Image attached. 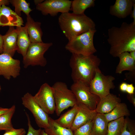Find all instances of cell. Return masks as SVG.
Instances as JSON below:
<instances>
[{
	"mask_svg": "<svg viewBox=\"0 0 135 135\" xmlns=\"http://www.w3.org/2000/svg\"><path fill=\"white\" fill-rule=\"evenodd\" d=\"M107 41L110 46L109 53L118 57L125 52L135 51V25L124 22L120 27L112 26L108 30Z\"/></svg>",
	"mask_w": 135,
	"mask_h": 135,
	"instance_id": "obj_1",
	"label": "cell"
},
{
	"mask_svg": "<svg viewBox=\"0 0 135 135\" xmlns=\"http://www.w3.org/2000/svg\"><path fill=\"white\" fill-rule=\"evenodd\" d=\"M100 63V58L94 54L86 56L72 54L69 64L74 82L80 81L89 86Z\"/></svg>",
	"mask_w": 135,
	"mask_h": 135,
	"instance_id": "obj_2",
	"label": "cell"
},
{
	"mask_svg": "<svg viewBox=\"0 0 135 135\" xmlns=\"http://www.w3.org/2000/svg\"><path fill=\"white\" fill-rule=\"evenodd\" d=\"M58 20L61 30L68 41L90 30L96 29L94 22L84 14L62 13Z\"/></svg>",
	"mask_w": 135,
	"mask_h": 135,
	"instance_id": "obj_3",
	"label": "cell"
},
{
	"mask_svg": "<svg viewBox=\"0 0 135 135\" xmlns=\"http://www.w3.org/2000/svg\"><path fill=\"white\" fill-rule=\"evenodd\" d=\"M96 29L87 31L68 41L66 50L72 53L88 56L94 54L97 50L93 42Z\"/></svg>",
	"mask_w": 135,
	"mask_h": 135,
	"instance_id": "obj_4",
	"label": "cell"
},
{
	"mask_svg": "<svg viewBox=\"0 0 135 135\" xmlns=\"http://www.w3.org/2000/svg\"><path fill=\"white\" fill-rule=\"evenodd\" d=\"M56 105V112L59 116L64 110L73 107L77 104L76 97L66 84L58 81L52 86Z\"/></svg>",
	"mask_w": 135,
	"mask_h": 135,
	"instance_id": "obj_5",
	"label": "cell"
},
{
	"mask_svg": "<svg viewBox=\"0 0 135 135\" xmlns=\"http://www.w3.org/2000/svg\"><path fill=\"white\" fill-rule=\"evenodd\" d=\"M52 45V43L51 42L31 43L26 55L23 58L24 68H26L30 66H45L47 60L44 54Z\"/></svg>",
	"mask_w": 135,
	"mask_h": 135,
	"instance_id": "obj_6",
	"label": "cell"
},
{
	"mask_svg": "<svg viewBox=\"0 0 135 135\" xmlns=\"http://www.w3.org/2000/svg\"><path fill=\"white\" fill-rule=\"evenodd\" d=\"M70 90L74 94L77 103L82 104L91 110H95L100 98L91 92L88 85L80 81L74 82Z\"/></svg>",
	"mask_w": 135,
	"mask_h": 135,
	"instance_id": "obj_7",
	"label": "cell"
},
{
	"mask_svg": "<svg viewBox=\"0 0 135 135\" xmlns=\"http://www.w3.org/2000/svg\"><path fill=\"white\" fill-rule=\"evenodd\" d=\"M114 80V77L112 76L104 75L99 68H98L89 84L91 92L100 99L104 97L110 93L111 89L114 88L113 82Z\"/></svg>",
	"mask_w": 135,
	"mask_h": 135,
	"instance_id": "obj_8",
	"label": "cell"
},
{
	"mask_svg": "<svg viewBox=\"0 0 135 135\" xmlns=\"http://www.w3.org/2000/svg\"><path fill=\"white\" fill-rule=\"evenodd\" d=\"M22 100V104L32 113L38 126L44 129L47 128L49 126V116L36 102L34 96L27 92Z\"/></svg>",
	"mask_w": 135,
	"mask_h": 135,
	"instance_id": "obj_9",
	"label": "cell"
},
{
	"mask_svg": "<svg viewBox=\"0 0 135 135\" xmlns=\"http://www.w3.org/2000/svg\"><path fill=\"white\" fill-rule=\"evenodd\" d=\"M38 104L46 113L52 114L55 111L56 105L52 86L45 83L34 96Z\"/></svg>",
	"mask_w": 135,
	"mask_h": 135,
	"instance_id": "obj_10",
	"label": "cell"
},
{
	"mask_svg": "<svg viewBox=\"0 0 135 135\" xmlns=\"http://www.w3.org/2000/svg\"><path fill=\"white\" fill-rule=\"evenodd\" d=\"M72 1L69 0H46L36 6V9L44 15L56 16L59 12H69Z\"/></svg>",
	"mask_w": 135,
	"mask_h": 135,
	"instance_id": "obj_11",
	"label": "cell"
},
{
	"mask_svg": "<svg viewBox=\"0 0 135 135\" xmlns=\"http://www.w3.org/2000/svg\"><path fill=\"white\" fill-rule=\"evenodd\" d=\"M20 62L6 54H0V76L9 80L11 77L14 78L20 75Z\"/></svg>",
	"mask_w": 135,
	"mask_h": 135,
	"instance_id": "obj_12",
	"label": "cell"
},
{
	"mask_svg": "<svg viewBox=\"0 0 135 135\" xmlns=\"http://www.w3.org/2000/svg\"><path fill=\"white\" fill-rule=\"evenodd\" d=\"M78 110L74 120L70 128L73 132L79 127L93 120L97 114L84 104L78 103Z\"/></svg>",
	"mask_w": 135,
	"mask_h": 135,
	"instance_id": "obj_13",
	"label": "cell"
},
{
	"mask_svg": "<svg viewBox=\"0 0 135 135\" xmlns=\"http://www.w3.org/2000/svg\"><path fill=\"white\" fill-rule=\"evenodd\" d=\"M24 23L22 18L9 7L4 5L0 8V26L21 27Z\"/></svg>",
	"mask_w": 135,
	"mask_h": 135,
	"instance_id": "obj_14",
	"label": "cell"
},
{
	"mask_svg": "<svg viewBox=\"0 0 135 135\" xmlns=\"http://www.w3.org/2000/svg\"><path fill=\"white\" fill-rule=\"evenodd\" d=\"M135 2L134 0H116L110 6L109 13L119 18H125L130 14Z\"/></svg>",
	"mask_w": 135,
	"mask_h": 135,
	"instance_id": "obj_15",
	"label": "cell"
},
{
	"mask_svg": "<svg viewBox=\"0 0 135 135\" xmlns=\"http://www.w3.org/2000/svg\"><path fill=\"white\" fill-rule=\"evenodd\" d=\"M9 27L6 34L2 36L3 53L12 57L16 50L18 31L14 26Z\"/></svg>",
	"mask_w": 135,
	"mask_h": 135,
	"instance_id": "obj_16",
	"label": "cell"
},
{
	"mask_svg": "<svg viewBox=\"0 0 135 135\" xmlns=\"http://www.w3.org/2000/svg\"><path fill=\"white\" fill-rule=\"evenodd\" d=\"M120 98L116 95L109 94L100 99L95 110L97 113L104 114L111 111L119 103Z\"/></svg>",
	"mask_w": 135,
	"mask_h": 135,
	"instance_id": "obj_17",
	"label": "cell"
},
{
	"mask_svg": "<svg viewBox=\"0 0 135 135\" xmlns=\"http://www.w3.org/2000/svg\"><path fill=\"white\" fill-rule=\"evenodd\" d=\"M41 23L35 22L30 15L26 16V27L30 40L31 43L42 42L43 32L41 28Z\"/></svg>",
	"mask_w": 135,
	"mask_h": 135,
	"instance_id": "obj_18",
	"label": "cell"
},
{
	"mask_svg": "<svg viewBox=\"0 0 135 135\" xmlns=\"http://www.w3.org/2000/svg\"><path fill=\"white\" fill-rule=\"evenodd\" d=\"M16 28L18 31L16 51L23 58L31 42L25 25L24 27H16Z\"/></svg>",
	"mask_w": 135,
	"mask_h": 135,
	"instance_id": "obj_19",
	"label": "cell"
},
{
	"mask_svg": "<svg viewBox=\"0 0 135 135\" xmlns=\"http://www.w3.org/2000/svg\"><path fill=\"white\" fill-rule=\"evenodd\" d=\"M118 57L120 61L116 69V73L120 74L126 70L135 72V60L132 58L130 53L128 52L122 53Z\"/></svg>",
	"mask_w": 135,
	"mask_h": 135,
	"instance_id": "obj_20",
	"label": "cell"
},
{
	"mask_svg": "<svg viewBox=\"0 0 135 135\" xmlns=\"http://www.w3.org/2000/svg\"><path fill=\"white\" fill-rule=\"evenodd\" d=\"M108 122L103 114L97 113L93 120L91 135H106Z\"/></svg>",
	"mask_w": 135,
	"mask_h": 135,
	"instance_id": "obj_21",
	"label": "cell"
},
{
	"mask_svg": "<svg viewBox=\"0 0 135 135\" xmlns=\"http://www.w3.org/2000/svg\"><path fill=\"white\" fill-rule=\"evenodd\" d=\"M103 114L109 122L124 116H128L130 113L126 104L120 102L110 112Z\"/></svg>",
	"mask_w": 135,
	"mask_h": 135,
	"instance_id": "obj_22",
	"label": "cell"
},
{
	"mask_svg": "<svg viewBox=\"0 0 135 135\" xmlns=\"http://www.w3.org/2000/svg\"><path fill=\"white\" fill-rule=\"evenodd\" d=\"M78 110V106L77 104L61 115L59 118L54 120L60 126L70 129L74 121Z\"/></svg>",
	"mask_w": 135,
	"mask_h": 135,
	"instance_id": "obj_23",
	"label": "cell"
},
{
	"mask_svg": "<svg viewBox=\"0 0 135 135\" xmlns=\"http://www.w3.org/2000/svg\"><path fill=\"white\" fill-rule=\"evenodd\" d=\"M44 130L49 135H73V132L70 129L60 126L50 117L48 126Z\"/></svg>",
	"mask_w": 135,
	"mask_h": 135,
	"instance_id": "obj_24",
	"label": "cell"
},
{
	"mask_svg": "<svg viewBox=\"0 0 135 135\" xmlns=\"http://www.w3.org/2000/svg\"><path fill=\"white\" fill-rule=\"evenodd\" d=\"M94 0H74L72 1L70 10L75 14H83L87 8L94 6Z\"/></svg>",
	"mask_w": 135,
	"mask_h": 135,
	"instance_id": "obj_25",
	"label": "cell"
},
{
	"mask_svg": "<svg viewBox=\"0 0 135 135\" xmlns=\"http://www.w3.org/2000/svg\"><path fill=\"white\" fill-rule=\"evenodd\" d=\"M7 112L0 116V131L10 130L14 128L11 122L16 110V106H12Z\"/></svg>",
	"mask_w": 135,
	"mask_h": 135,
	"instance_id": "obj_26",
	"label": "cell"
},
{
	"mask_svg": "<svg viewBox=\"0 0 135 135\" xmlns=\"http://www.w3.org/2000/svg\"><path fill=\"white\" fill-rule=\"evenodd\" d=\"M10 3L15 8L14 12L19 16L22 11L28 16L32 10L30 7V4L25 0H10Z\"/></svg>",
	"mask_w": 135,
	"mask_h": 135,
	"instance_id": "obj_27",
	"label": "cell"
},
{
	"mask_svg": "<svg viewBox=\"0 0 135 135\" xmlns=\"http://www.w3.org/2000/svg\"><path fill=\"white\" fill-rule=\"evenodd\" d=\"M124 119L122 117L108 122L106 135H120Z\"/></svg>",
	"mask_w": 135,
	"mask_h": 135,
	"instance_id": "obj_28",
	"label": "cell"
},
{
	"mask_svg": "<svg viewBox=\"0 0 135 135\" xmlns=\"http://www.w3.org/2000/svg\"><path fill=\"white\" fill-rule=\"evenodd\" d=\"M120 135H135V124L134 120L128 118H125Z\"/></svg>",
	"mask_w": 135,
	"mask_h": 135,
	"instance_id": "obj_29",
	"label": "cell"
},
{
	"mask_svg": "<svg viewBox=\"0 0 135 135\" xmlns=\"http://www.w3.org/2000/svg\"><path fill=\"white\" fill-rule=\"evenodd\" d=\"M93 120L79 127L73 132V135H91Z\"/></svg>",
	"mask_w": 135,
	"mask_h": 135,
	"instance_id": "obj_30",
	"label": "cell"
},
{
	"mask_svg": "<svg viewBox=\"0 0 135 135\" xmlns=\"http://www.w3.org/2000/svg\"><path fill=\"white\" fill-rule=\"evenodd\" d=\"M26 114L28 120V131L26 135H39L42 130L40 128L38 130L35 129L32 126L28 115L26 112Z\"/></svg>",
	"mask_w": 135,
	"mask_h": 135,
	"instance_id": "obj_31",
	"label": "cell"
},
{
	"mask_svg": "<svg viewBox=\"0 0 135 135\" xmlns=\"http://www.w3.org/2000/svg\"><path fill=\"white\" fill-rule=\"evenodd\" d=\"M26 131L23 128L16 129L5 131L3 135H25Z\"/></svg>",
	"mask_w": 135,
	"mask_h": 135,
	"instance_id": "obj_32",
	"label": "cell"
},
{
	"mask_svg": "<svg viewBox=\"0 0 135 135\" xmlns=\"http://www.w3.org/2000/svg\"><path fill=\"white\" fill-rule=\"evenodd\" d=\"M134 87L132 84H127L126 92L128 94H134Z\"/></svg>",
	"mask_w": 135,
	"mask_h": 135,
	"instance_id": "obj_33",
	"label": "cell"
},
{
	"mask_svg": "<svg viewBox=\"0 0 135 135\" xmlns=\"http://www.w3.org/2000/svg\"><path fill=\"white\" fill-rule=\"evenodd\" d=\"M127 84L125 82L122 83L120 85L119 88L120 91L123 92H126Z\"/></svg>",
	"mask_w": 135,
	"mask_h": 135,
	"instance_id": "obj_34",
	"label": "cell"
},
{
	"mask_svg": "<svg viewBox=\"0 0 135 135\" xmlns=\"http://www.w3.org/2000/svg\"><path fill=\"white\" fill-rule=\"evenodd\" d=\"M128 99L134 106H135V98L134 94H129L128 96Z\"/></svg>",
	"mask_w": 135,
	"mask_h": 135,
	"instance_id": "obj_35",
	"label": "cell"
},
{
	"mask_svg": "<svg viewBox=\"0 0 135 135\" xmlns=\"http://www.w3.org/2000/svg\"><path fill=\"white\" fill-rule=\"evenodd\" d=\"M133 10L130 14L131 17L133 18V21L132 22L135 25V3L133 5Z\"/></svg>",
	"mask_w": 135,
	"mask_h": 135,
	"instance_id": "obj_36",
	"label": "cell"
},
{
	"mask_svg": "<svg viewBox=\"0 0 135 135\" xmlns=\"http://www.w3.org/2000/svg\"><path fill=\"white\" fill-rule=\"evenodd\" d=\"M10 0H0V8L4 5H8L10 4Z\"/></svg>",
	"mask_w": 135,
	"mask_h": 135,
	"instance_id": "obj_37",
	"label": "cell"
},
{
	"mask_svg": "<svg viewBox=\"0 0 135 135\" xmlns=\"http://www.w3.org/2000/svg\"><path fill=\"white\" fill-rule=\"evenodd\" d=\"M10 108H6L0 107V116L8 112Z\"/></svg>",
	"mask_w": 135,
	"mask_h": 135,
	"instance_id": "obj_38",
	"label": "cell"
},
{
	"mask_svg": "<svg viewBox=\"0 0 135 135\" xmlns=\"http://www.w3.org/2000/svg\"><path fill=\"white\" fill-rule=\"evenodd\" d=\"M3 40L2 36L0 34V54L3 53L2 46Z\"/></svg>",
	"mask_w": 135,
	"mask_h": 135,
	"instance_id": "obj_39",
	"label": "cell"
},
{
	"mask_svg": "<svg viewBox=\"0 0 135 135\" xmlns=\"http://www.w3.org/2000/svg\"><path fill=\"white\" fill-rule=\"evenodd\" d=\"M44 0H34V2L35 5L36 6L42 3Z\"/></svg>",
	"mask_w": 135,
	"mask_h": 135,
	"instance_id": "obj_40",
	"label": "cell"
},
{
	"mask_svg": "<svg viewBox=\"0 0 135 135\" xmlns=\"http://www.w3.org/2000/svg\"><path fill=\"white\" fill-rule=\"evenodd\" d=\"M130 54L132 58L135 60V51L130 52Z\"/></svg>",
	"mask_w": 135,
	"mask_h": 135,
	"instance_id": "obj_41",
	"label": "cell"
},
{
	"mask_svg": "<svg viewBox=\"0 0 135 135\" xmlns=\"http://www.w3.org/2000/svg\"><path fill=\"white\" fill-rule=\"evenodd\" d=\"M39 135H49L46 133L44 130H42L40 132Z\"/></svg>",
	"mask_w": 135,
	"mask_h": 135,
	"instance_id": "obj_42",
	"label": "cell"
},
{
	"mask_svg": "<svg viewBox=\"0 0 135 135\" xmlns=\"http://www.w3.org/2000/svg\"><path fill=\"white\" fill-rule=\"evenodd\" d=\"M1 87H0V91L1 90Z\"/></svg>",
	"mask_w": 135,
	"mask_h": 135,
	"instance_id": "obj_43",
	"label": "cell"
}]
</instances>
